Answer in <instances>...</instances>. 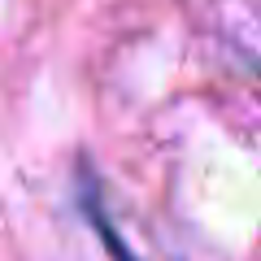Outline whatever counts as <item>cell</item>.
Instances as JSON below:
<instances>
[]
</instances>
